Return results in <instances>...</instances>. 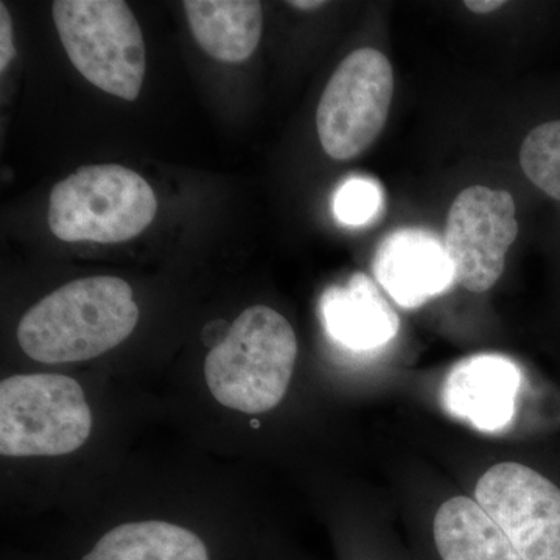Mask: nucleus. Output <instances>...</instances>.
I'll list each match as a JSON object with an SVG mask.
<instances>
[{"mask_svg":"<svg viewBox=\"0 0 560 560\" xmlns=\"http://www.w3.org/2000/svg\"><path fill=\"white\" fill-rule=\"evenodd\" d=\"M433 534L442 560H523L488 512L467 497L442 504Z\"/></svg>","mask_w":560,"mask_h":560,"instance_id":"nucleus-13","label":"nucleus"},{"mask_svg":"<svg viewBox=\"0 0 560 560\" xmlns=\"http://www.w3.org/2000/svg\"><path fill=\"white\" fill-rule=\"evenodd\" d=\"M92 412L79 382L60 374L14 375L0 383V453L60 456L83 447Z\"/></svg>","mask_w":560,"mask_h":560,"instance_id":"nucleus-5","label":"nucleus"},{"mask_svg":"<svg viewBox=\"0 0 560 560\" xmlns=\"http://www.w3.org/2000/svg\"><path fill=\"white\" fill-rule=\"evenodd\" d=\"M464 5L474 11V13L489 14L503 9L506 2H503V0H467V2H464Z\"/></svg>","mask_w":560,"mask_h":560,"instance_id":"nucleus-18","label":"nucleus"},{"mask_svg":"<svg viewBox=\"0 0 560 560\" xmlns=\"http://www.w3.org/2000/svg\"><path fill=\"white\" fill-rule=\"evenodd\" d=\"M51 11L73 68L106 94L135 102L145 79V43L128 3L58 0Z\"/></svg>","mask_w":560,"mask_h":560,"instance_id":"nucleus-4","label":"nucleus"},{"mask_svg":"<svg viewBox=\"0 0 560 560\" xmlns=\"http://www.w3.org/2000/svg\"><path fill=\"white\" fill-rule=\"evenodd\" d=\"M289 5L293 9L311 11L320 9V7L326 5V2H320V0H294V2H289Z\"/></svg>","mask_w":560,"mask_h":560,"instance_id":"nucleus-19","label":"nucleus"},{"mask_svg":"<svg viewBox=\"0 0 560 560\" xmlns=\"http://www.w3.org/2000/svg\"><path fill=\"white\" fill-rule=\"evenodd\" d=\"M191 35L209 57L243 62L256 51L264 28V9L254 0H186Z\"/></svg>","mask_w":560,"mask_h":560,"instance_id":"nucleus-12","label":"nucleus"},{"mask_svg":"<svg viewBox=\"0 0 560 560\" xmlns=\"http://www.w3.org/2000/svg\"><path fill=\"white\" fill-rule=\"evenodd\" d=\"M518 158L530 183L560 201V120L545 121L530 130Z\"/></svg>","mask_w":560,"mask_h":560,"instance_id":"nucleus-15","label":"nucleus"},{"mask_svg":"<svg viewBox=\"0 0 560 560\" xmlns=\"http://www.w3.org/2000/svg\"><path fill=\"white\" fill-rule=\"evenodd\" d=\"M158 212L153 189L124 165L80 167L54 187L49 226L62 242L121 243L150 226Z\"/></svg>","mask_w":560,"mask_h":560,"instance_id":"nucleus-3","label":"nucleus"},{"mask_svg":"<svg viewBox=\"0 0 560 560\" xmlns=\"http://www.w3.org/2000/svg\"><path fill=\"white\" fill-rule=\"evenodd\" d=\"M475 499L523 560H560V489L517 463L490 467Z\"/></svg>","mask_w":560,"mask_h":560,"instance_id":"nucleus-8","label":"nucleus"},{"mask_svg":"<svg viewBox=\"0 0 560 560\" xmlns=\"http://www.w3.org/2000/svg\"><path fill=\"white\" fill-rule=\"evenodd\" d=\"M394 95V72L382 51L361 47L340 62L320 95L316 128L327 156L349 161L377 140Z\"/></svg>","mask_w":560,"mask_h":560,"instance_id":"nucleus-6","label":"nucleus"},{"mask_svg":"<svg viewBox=\"0 0 560 560\" xmlns=\"http://www.w3.org/2000/svg\"><path fill=\"white\" fill-rule=\"evenodd\" d=\"M515 210L514 198L506 190L471 186L455 198L442 245L460 287L486 293L499 282L508 250L518 235Z\"/></svg>","mask_w":560,"mask_h":560,"instance_id":"nucleus-7","label":"nucleus"},{"mask_svg":"<svg viewBox=\"0 0 560 560\" xmlns=\"http://www.w3.org/2000/svg\"><path fill=\"white\" fill-rule=\"evenodd\" d=\"M138 323L131 287L97 276L66 283L33 305L18 326V341L39 363H75L117 348Z\"/></svg>","mask_w":560,"mask_h":560,"instance_id":"nucleus-1","label":"nucleus"},{"mask_svg":"<svg viewBox=\"0 0 560 560\" xmlns=\"http://www.w3.org/2000/svg\"><path fill=\"white\" fill-rule=\"evenodd\" d=\"M319 312L331 340L355 352L382 348L399 331V316L364 272H355L348 285L324 291Z\"/></svg>","mask_w":560,"mask_h":560,"instance_id":"nucleus-11","label":"nucleus"},{"mask_svg":"<svg viewBox=\"0 0 560 560\" xmlns=\"http://www.w3.org/2000/svg\"><path fill=\"white\" fill-rule=\"evenodd\" d=\"M16 57L13 40V22L5 3H0V70L5 72L13 58Z\"/></svg>","mask_w":560,"mask_h":560,"instance_id":"nucleus-17","label":"nucleus"},{"mask_svg":"<svg viewBox=\"0 0 560 560\" xmlns=\"http://www.w3.org/2000/svg\"><path fill=\"white\" fill-rule=\"evenodd\" d=\"M81 560H209L200 537L173 523H125L106 533Z\"/></svg>","mask_w":560,"mask_h":560,"instance_id":"nucleus-14","label":"nucleus"},{"mask_svg":"<svg viewBox=\"0 0 560 560\" xmlns=\"http://www.w3.org/2000/svg\"><path fill=\"white\" fill-rule=\"evenodd\" d=\"M296 357V335L289 320L267 305H254L206 357V383L223 407L260 415L285 397Z\"/></svg>","mask_w":560,"mask_h":560,"instance_id":"nucleus-2","label":"nucleus"},{"mask_svg":"<svg viewBox=\"0 0 560 560\" xmlns=\"http://www.w3.org/2000/svg\"><path fill=\"white\" fill-rule=\"evenodd\" d=\"M374 275L404 308L420 307L456 282L444 245L415 230L396 232L382 243L375 254Z\"/></svg>","mask_w":560,"mask_h":560,"instance_id":"nucleus-10","label":"nucleus"},{"mask_svg":"<svg viewBox=\"0 0 560 560\" xmlns=\"http://www.w3.org/2000/svg\"><path fill=\"white\" fill-rule=\"evenodd\" d=\"M383 190L375 180L355 178L342 184L334 198V212L341 223L361 226L378 215Z\"/></svg>","mask_w":560,"mask_h":560,"instance_id":"nucleus-16","label":"nucleus"},{"mask_svg":"<svg viewBox=\"0 0 560 560\" xmlns=\"http://www.w3.org/2000/svg\"><path fill=\"white\" fill-rule=\"evenodd\" d=\"M522 372L503 355L481 353L459 361L442 386V407L485 433L510 427L517 408Z\"/></svg>","mask_w":560,"mask_h":560,"instance_id":"nucleus-9","label":"nucleus"}]
</instances>
